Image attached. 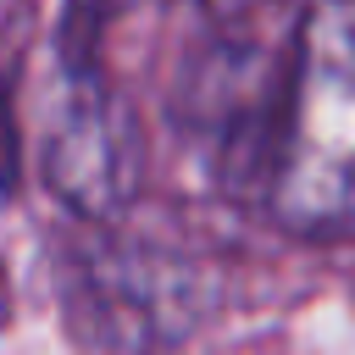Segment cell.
<instances>
[{
    "label": "cell",
    "mask_w": 355,
    "mask_h": 355,
    "mask_svg": "<svg viewBox=\"0 0 355 355\" xmlns=\"http://www.w3.org/2000/svg\"><path fill=\"white\" fill-rule=\"evenodd\" d=\"M244 189L300 239L355 233V0H311Z\"/></svg>",
    "instance_id": "6da1fadb"
},
{
    "label": "cell",
    "mask_w": 355,
    "mask_h": 355,
    "mask_svg": "<svg viewBox=\"0 0 355 355\" xmlns=\"http://www.w3.org/2000/svg\"><path fill=\"white\" fill-rule=\"evenodd\" d=\"M44 166H50V183L78 211H111L133 189V172H139L133 122L116 105V94L94 78V61L83 55H72V78L50 116Z\"/></svg>",
    "instance_id": "7a4b0ae2"
}]
</instances>
